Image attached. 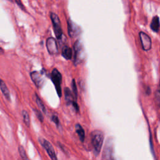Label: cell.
Segmentation results:
<instances>
[{
    "instance_id": "6da1fadb",
    "label": "cell",
    "mask_w": 160,
    "mask_h": 160,
    "mask_svg": "<svg viewBox=\"0 0 160 160\" xmlns=\"http://www.w3.org/2000/svg\"><path fill=\"white\" fill-rule=\"evenodd\" d=\"M104 141V133L101 131L95 130L91 133V142L96 156L100 154Z\"/></svg>"
},
{
    "instance_id": "7a4b0ae2",
    "label": "cell",
    "mask_w": 160,
    "mask_h": 160,
    "mask_svg": "<svg viewBox=\"0 0 160 160\" xmlns=\"http://www.w3.org/2000/svg\"><path fill=\"white\" fill-rule=\"evenodd\" d=\"M51 78L55 88H56V93L58 96L61 98L62 95V86H61L62 83V76L57 69L54 68L53 70L51 75Z\"/></svg>"
},
{
    "instance_id": "3957f363",
    "label": "cell",
    "mask_w": 160,
    "mask_h": 160,
    "mask_svg": "<svg viewBox=\"0 0 160 160\" xmlns=\"http://www.w3.org/2000/svg\"><path fill=\"white\" fill-rule=\"evenodd\" d=\"M30 76L32 81L38 88H41L45 83L46 73L45 70H42L40 71H33L30 73Z\"/></svg>"
},
{
    "instance_id": "277c9868",
    "label": "cell",
    "mask_w": 160,
    "mask_h": 160,
    "mask_svg": "<svg viewBox=\"0 0 160 160\" xmlns=\"http://www.w3.org/2000/svg\"><path fill=\"white\" fill-rule=\"evenodd\" d=\"M51 19L53 23L55 35H56V37L58 40H61L62 39L63 35L59 18L57 14L52 13L51 14Z\"/></svg>"
},
{
    "instance_id": "5b68a950",
    "label": "cell",
    "mask_w": 160,
    "mask_h": 160,
    "mask_svg": "<svg viewBox=\"0 0 160 160\" xmlns=\"http://www.w3.org/2000/svg\"><path fill=\"white\" fill-rule=\"evenodd\" d=\"M75 64L80 63L84 58V49L83 46L80 41L78 40L75 43Z\"/></svg>"
},
{
    "instance_id": "8992f818",
    "label": "cell",
    "mask_w": 160,
    "mask_h": 160,
    "mask_svg": "<svg viewBox=\"0 0 160 160\" xmlns=\"http://www.w3.org/2000/svg\"><path fill=\"white\" fill-rule=\"evenodd\" d=\"M39 141L41 143L42 146H43V148L45 149L46 152L48 154V155L51 158V159L53 160H56L57 157L56 156V153H55L54 148L51 143L47 140H46L45 139H44L43 138H40Z\"/></svg>"
},
{
    "instance_id": "52a82bcc",
    "label": "cell",
    "mask_w": 160,
    "mask_h": 160,
    "mask_svg": "<svg viewBox=\"0 0 160 160\" xmlns=\"http://www.w3.org/2000/svg\"><path fill=\"white\" fill-rule=\"evenodd\" d=\"M140 38L143 49L145 51L150 50L151 48L152 42L150 36L145 33L141 31L140 33Z\"/></svg>"
},
{
    "instance_id": "ba28073f",
    "label": "cell",
    "mask_w": 160,
    "mask_h": 160,
    "mask_svg": "<svg viewBox=\"0 0 160 160\" xmlns=\"http://www.w3.org/2000/svg\"><path fill=\"white\" fill-rule=\"evenodd\" d=\"M46 48L49 54H56L58 53L57 43L53 38H48L46 40Z\"/></svg>"
},
{
    "instance_id": "9c48e42d",
    "label": "cell",
    "mask_w": 160,
    "mask_h": 160,
    "mask_svg": "<svg viewBox=\"0 0 160 160\" xmlns=\"http://www.w3.org/2000/svg\"><path fill=\"white\" fill-rule=\"evenodd\" d=\"M68 33L71 38H75L80 33V28L70 20L68 21Z\"/></svg>"
},
{
    "instance_id": "30bf717a",
    "label": "cell",
    "mask_w": 160,
    "mask_h": 160,
    "mask_svg": "<svg viewBox=\"0 0 160 160\" xmlns=\"http://www.w3.org/2000/svg\"><path fill=\"white\" fill-rule=\"evenodd\" d=\"M0 90H1V92L3 93L5 98H6L8 101H10L11 100L10 92L8 90L7 85L5 84L4 81L1 79H0Z\"/></svg>"
},
{
    "instance_id": "8fae6325",
    "label": "cell",
    "mask_w": 160,
    "mask_h": 160,
    "mask_svg": "<svg viewBox=\"0 0 160 160\" xmlns=\"http://www.w3.org/2000/svg\"><path fill=\"white\" fill-rule=\"evenodd\" d=\"M62 56L66 59H71L73 56L72 49L68 46H64L62 49Z\"/></svg>"
},
{
    "instance_id": "7c38bea8",
    "label": "cell",
    "mask_w": 160,
    "mask_h": 160,
    "mask_svg": "<svg viewBox=\"0 0 160 160\" xmlns=\"http://www.w3.org/2000/svg\"><path fill=\"white\" fill-rule=\"evenodd\" d=\"M64 97H65V100L67 101V104H72L73 102V96L72 95V93H71V90L69 89L68 88H64Z\"/></svg>"
},
{
    "instance_id": "4fadbf2b",
    "label": "cell",
    "mask_w": 160,
    "mask_h": 160,
    "mask_svg": "<svg viewBox=\"0 0 160 160\" xmlns=\"http://www.w3.org/2000/svg\"><path fill=\"white\" fill-rule=\"evenodd\" d=\"M75 130L77 134L78 135L79 138L81 142H83L85 138V133L83 128H82L80 124H76L75 125Z\"/></svg>"
},
{
    "instance_id": "5bb4252c",
    "label": "cell",
    "mask_w": 160,
    "mask_h": 160,
    "mask_svg": "<svg viewBox=\"0 0 160 160\" xmlns=\"http://www.w3.org/2000/svg\"><path fill=\"white\" fill-rule=\"evenodd\" d=\"M112 151H113V149L111 148V145H108V142H107L106 146H105V148H104V150L103 159H110L111 158Z\"/></svg>"
},
{
    "instance_id": "9a60e30c",
    "label": "cell",
    "mask_w": 160,
    "mask_h": 160,
    "mask_svg": "<svg viewBox=\"0 0 160 160\" xmlns=\"http://www.w3.org/2000/svg\"><path fill=\"white\" fill-rule=\"evenodd\" d=\"M151 30L154 32H158L159 29V20L158 16H154L150 25Z\"/></svg>"
},
{
    "instance_id": "2e32d148",
    "label": "cell",
    "mask_w": 160,
    "mask_h": 160,
    "mask_svg": "<svg viewBox=\"0 0 160 160\" xmlns=\"http://www.w3.org/2000/svg\"><path fill=\"white\" fill-rule=\"evenodd\" d=\"M36 101L38 107H39L40 109L41 110V111H43L44 113L46 114V107L45 106V104H44V103H43L42 100H41V98L38 96L37 94H36Z\"/></svg>"
},
{
    "instance_id": "e0dca14e",
    "label": "cell",
    "mask_w": 160,
    "mask_h": 160,
    "mask_svg": "<svg viewBox=\"0 0 160 160\" xmlns=\"http://www.w3.org/2000/svg\"><path fill=\"white\" fill-rule=\"evenodd\" d=\"M22 115H23L24 123H25L26 126L29 127L30 125V118L28 113L25 111V110H23V111H22Z\"/></svg>"
},
{
    "instance_id": "ac0fdd59",
    "label": "cell",
    "mask_w": 160,
    "mask_h": 160,
    "mask_svg": "<svg viewBox=\"0 0 160 160\" xmlns=\"http://www.w3.org/2000/svg\"><path fill=\"white\" fill-rule=\"evenodd\" d=\"M154 100H155V102L158 104V106L160 107V85L158 86L155 93H154Z\"/></svg>"
},
{
    "instance_id": "d6986e66",
    "label": "cell",
    "mask_w": 160,
    "mask_h": 160,
    "mask_svg": "<svg viewBox=\"0 0 160 160\" xmlns=\"http://www.w3.org/2000/svg\"><path fill=\"white\" fill-rule=\"evenodd\" d=\"M18 150H19V153H20V154L21 158H23L24 159H28V158L27 157L25 148H24V147L23 146H20L19 148H18Z\"/></svg>"
},
{
    "instance_id": "ffe728a7",
    "label": "cell",
    "mask_w": 160,
    "mask_h": 160,
    "mask_svg": "<svg viewBox=\"0 0 160 160\" xmlns=\"http://www.w3.org/2000/svg\"><path fill=\"white\" fill-rule=\"evenodd\" d=\"M72 90H73V93L75 95V98L76 100L77 98H78V90H77V87L76 85V82L75 79L72 80Z\"/></svg>"
},
{
    "instance_id": "44dd1931",
    "label": "cell",
    "mask_w": 160,
    "mask_h": 160,
    "mask_svg": "<svg viewBox=\"0 0 160 160\" xmlns=\"http://www.w3.org/2000/svg\"><path fill=\"white\" fill-rule=\"evenodd\" d=\"M34 111L35 113V114L36 116V117L38 118V119H39L41 122H43L44 118H43V116L42 114V113L40 111V110L36 109H34Z\"/></svg>"
},
{
    "instance_id": "7402d4cb",
    "label": "cell",
    "mask_w": 160,
    "mask_h": 160,
    "mask_svg": "<svg viewBox=\"0 0 160 160\" xmlns=\"http://www.w3.org/2000/svg\"><path fill=\"white\" fill-rule=\"evenodd\" d=\"M51 120H52V121H53V122L55 123V125H56L57 127L59 126V121L58 117V116L56 114H53V115H52Z\"/></svg>"
},
{
    "instance_id": "603a6c76",
    "label": "cell",
    "mask_w": 160,
    "mask_h": 160,
    "mask_svg": "<svg viewBox=\"0 0 160 160\" xmlns=\"http://www.w3.org/2000/svg\"><path fill=\"white\" fill-rule=\"evenodd\" d=\"M72 105L74 107L76 112H78L79 111V106H78V104H77V103L76 102V101H73V102L72 103Z\"/></svg>"
},
{
    "instance_id": "cb8c5ba5",
    "label": "cell",
    "mask_w": 160,
    "mask_h": 160,
    "mask_svg": "<svg viewBox=\"0 0 160 160\" xmlns=\"http://www.w3.org/2000/svg\"><path fill=\"white\" fill-rule=\"evenodd\" d=\"M16 3H17L18 4L19 6L22 7V5H21V1H20V0H16Z\"/></svg>"
},
{
    "instance_id": "d4e9b609",
    "label": "cell",
    "mask_w": 160,
    "mask_h": 160,
    "mask_svg": "<svg viewBox=\"0 0 160 160\" xmlns=\"http://www.w3.org/2000/svg\"><path fill=\"white\" fill-rule=\"evenodd\" d=\"M0 50H2V49L1 48H0Z\"/></svg>"
},
{
    "instance_id": "484cf974",
    "label": "cell",
    "mask_w": 160,
    "mask_h": 160,
    "mask_svg": "<svg viewBox=\"0 0 160 160\" xmlns=\"http://www.w3.org/2000/svg\"><path fill=\"white\" fill-rule=\"evenodd\" d=\"M10 1H12V0H10Z\"/></svg>"
}]
</instances>
